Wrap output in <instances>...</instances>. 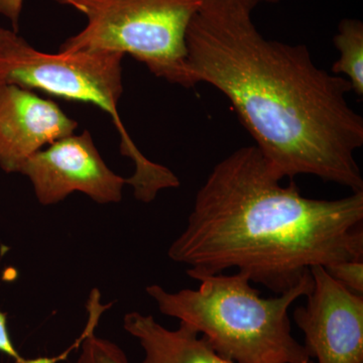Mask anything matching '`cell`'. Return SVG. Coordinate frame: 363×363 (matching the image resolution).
<instances>
[{"instance_id": "obj_1", "label": "cell", "mask_w": 363, "mask_h": 363, "mask_svg": "<svg viewBox=\"0 0 363 363\" xmlns=\"http://www.w3.org/2000/svg\"><path fill=\"white\" fill-rule=\"evenodd\" d=\"M260 1H203L186 35L196 84L229 100L281 178L311 175L363 192V118L348 104L350 83L319 68L306 45L267 39L253 21Z\"/></svg>"}, {"instance_id": "obj_2", "label": "cell", "mask_w": 363, "mask_h": 363, "mask_svg": "<svg viewBox=\"0 0 363 363\" xmlns=\"http://www.w3.org/2000/svg\"><path fill=\"white\" fill-rule=\"evenodd\" d=\"M283 180L255 145L231 152L196 194L169 259L197 281L238 269L278 295L313 267L363 259V192L313 199Z\"/></svg>"}, {"instance_id": "obj_3", "label": "cell", "mask_w": 363, "mask_h": 363, "mask_svg": "<svg viewBox=\"0 0 363 363\" xmlns=\"http://www.w3.org/2000/svg\"><path fill=\"white\" fill-rule=\"evenodd\" d=\"M199 288L169 293L145 289L162 314L201 334L221 357L234 363H314L292 334L289 309L314 288L311 272L277 297L262 298L250 278L238 272L198 279Z\"/></svg>"}, {"instance_id": "obj_4", "label": "cell", "mask_w": 363, "mask_h": 363, "mask_svg": "<svg viewBox=\"0 0 363 363\" xmlns=\"http://www.w3.org/2000/svg\"><path fill=\"white\" fill-rule=\"evenodd\" d=\"M123 58L121 52L109 51L48 54L38 51L18 33L0 26V84L95 105L108 114L121 135V155L135 162L128 185L136 199L150 203L160 191L178 188L180 181L171 169L143 156L119 117Z\"/></svg>"}, {"instance_id": "obj_5", "label": "cell", "mask_w": 363, "mask_h": 363, "mask_svg": "<svg viewBox=\"0 0 363 363\" xmlns=\"http://www.w3.org/2000/svg\"><path fill=\"white\" fill-rule=\"evenodd\" d=\"M84 14L87 25L59 52L126 54L172 84L195 87L186 35L204 0H55Z\"/></svg>"}, {"instance_id": "obj_6", "label": "cell", "mask_w": 363, "mask_h": 363, "mask_svg": "<svg viewBox=\"0 0 363 363\" xmlns=\"http://www.w3.org/2000/svg\"><path fill=\"white\" fill-rule=\"evenodd\" d=\"M18 173L28 177L44 206L58 204L79 192L98 204L119 203L128 178L117 175L102 159L88 130L66 136L23 162Z\"/></svg>"}, {"instance_id": "obj_7", "label": "cell", "mask_w": 363, "mask_h": 363, "mask_svg": "<svg viewBox=\"0 0 363 363\" xmlns=\"http://www.w3.org/2000/svg\"><path fill=\"white\" fill-rule=\"evenodd\" d=\"M310 271L314 288L294 312L310 357L317 363H363V296L341 285L324 267Z\"/></svg>"}, {"instance_id": "obj_8", "label": "cell", "mask_w": 363, "mask_h": 363, "mask_svg": "<svg viewBox=\"0 0 363 363\" xmlns=\"http://www.w3.org/2000/svg\"><path fill=\"white\" fill-rule=\"evenodd\" d=\"M78 123L51 99L16 85L0 84V169L18 173L47 145L73 135Z\"/></svg>"}, {"instance_id": "obj_9", "label": "cell", "mask_w": 363, "mask_h": 363, "mask_svg": "<svg viewBox=\"0 0 363 363\" xmlns=\"http://www.w3.org/2000/svg\"><path fill=\"white\" fill-rule=\"evenodd\" d=\"M123 328L142 346V363H234L221 357L201 334L184 322L171 330L152 315L130 312L123 318Z\"/></svg>"}, {"instance_id": "obj_10", "label": "cell", "mask_w": 363, "mask_h": 363, "mask_svg": "<svg viewBox=\"0 0 363 363\" xmlns=\"http://www.w3.org/2000/svg\"><path fill=\"white\" fill-rule=\"evenodd\" d=\"M338 50L339 59L333 64L331 73L345 76L353 92L363 95V23L362 21L345 18L339 23L338 32L333 39Z\"/></svg>"}, {"instance_id": "obj_11", "label": "cell", "mask_w": 363, "mask_h": 363, "mask_svg": "<svg viewBox=\"0 0 363 363\" xmlns=\"http://www.w3.org/2000/svg\"><path fill=\"white\" fill-rule=\"evenodd\" d=\"M81 339V352L76 363H130L125 352L108 339L91 333Z\"/></svg>"}, {"instance_id": "obj_12", "label": "cell", "mask_w": 363, "mask_h": 363, "mask_svg": "<svg viewBox=\"0 0 363 363\" xmlns=\"http://www.w3.org/2000/svg\"><path fill=\"white\" fill-rule=\"evenodd\" d=\"M325 269L351 292L363 296V259L334 262L325 267Z\"/></svg>"}, {"instance_id": "obj_13", "label": "cell", "mask_w": 363, "mask_h": 363, "mask_svg": "<svg viewBox=\"0 0 363 363\" xmlns=\"http://www.w3.org/2000/svg\"><path fill=\"white\" fill-rule=\"evenodd\" d=\"M69 348L63 354L55 357L26 358L18 352L11 340V334L7 328V314L0 311V352L4 353L13 360V363H58L66 358Z\"/></svg>"}, {"instance_id": "obj_14", "label": "cell", "mask_w": 363, "mask_h": 363, "mask_svg": "<svg viewBox=\"0 0 363 363\" xmlns=\"http://www.w3.org/2000/svg\"><path fill=\"white\" fill-rule=\"evenodd\" d=\"M23 0H0V14L11 21L13 30H20V20Z\"/></svg>"}, {"instance_id": "obj_15", "label": "cell", "mask_w": 363, "mask_h": 363, "mask_svg": "<svg viewBox=\"0 0 363 363\" xmlns=\"http://www.w3.org/2000/svg\"><path fill=\"white\" fill-rule=\"evenodd\" d=\"M262 1L269 2V4H278L281 0H262Z\"/></svg>"}]
</instances>
